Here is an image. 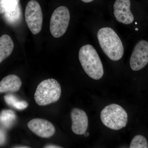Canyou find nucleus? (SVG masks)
Here are the masks:
<instances>
[{
  "label": "nucleus",
  "mask_w": 148,
  "mask_h": 148,
  "mask_svg": "<svg viewBox=\"0 0 148 148\" xmlns=\"http://www.w3.org/2000/svg\"><path fill=\"white\" fill-rule=\"evenodd\" d=\"M14 148H30V147H28V146H16V147H14Z\"/></svg>",
  "instance_id": "20"
},
{
  "label": "nucleus",
  "mask_w": 148,
  "mask_h": 148,
  "mask_svg": "<svg viewBox=\"0 0 148 148\" xmlns=\"http://www.w3.org/2000/svg\"><path fill=\"white\" fill-rule=\"evenodd\" d=\"M4 19L8 24L12 25L18 24L22 17L21 5L19 3L12 10L3 13Z\"/></svg>",
  "instance_id": "13"
},
{
  "label": "nucleus",
  "mask_w": 148,
  "mask_h": 148,
  "mask_svg": "<svg viewBox=\"0 0 148 148\" xmlns=\"http://www.w3.org/2000/svg\"><path fill=\"white\" fill-rule=\"evenodd\" d=\"M6 140V135L4 130L0 128V146H2L5 144Z\"/></svg>",
  "instance_id": "18"
},
{
  "label": "nucleus",
  "mask_w": 148,
  "mask_h": 148,
  "mask_svg": "<svg viewBox=\"0 0 148 148\" xmlns=\"http://www.w3.org/2000/svg\"><path fill=\"white\" fill-rule=\"evenodd\" d=\"M27 26L34 35H37L42 28L43 15L41 8L36 1L31 0L27 3L25 11Z\"/></svg>",
  "instance_id": "6"
},
{
  "label": "nucleus",
  "mask_w": 148,
  "mask_h": 148,
  "mask_svg": "<svg viewBox=\"0 0 148 148\" xmlns=\"http://www.w3.org/2000/svg\"><path fill=\"white\" fill-rule=\"evenodd\" d=\"M148 64V42L145 40L139 41L133 49L130 60L131 69L138 71Z\"/></svg>",
  "instance_id": "7"
},
{
  "label": "nucleus",
  "mask_w": 148,
  "mask_h": 148,
  "mask_svg": "<svg viewBox=\"0 0 148 148\" xmlns=\"http://www.w3.org/2000/svg\"><path fill=\"white\" fill-rule=\"evenodd\" d=\"M71 116L73 132L76 135H84L88 125V118L86 113L82 110L75 108L71 112Z\"/></svg>",
  "instance_id": "10"
},
{
  "label": "nucleus",
  "mask_w": 148,
  "mask_h": 148,
  "mask_svg": "<svg viewBox=\"0 0 148 148\" xmlns=\"http://www.w3.org/2000/svg\"><path fill=\"white\" fill-rule=\"evenodd\" d=\"M14 47L13 41L9 36L4 34L0 37V64L10 55Z\"/></svg>",
  "instance_id": "12"
},
{
  "label": "nucleus",
  "mask_w": 148,
  "mask_h": 148,
  "mask_svg": "<svg viewBox=\"0 0 148 148\" xmlns=\"http://www.w3.org/2000/svg\"><path fill=\"white\" fill-rule=\"evenodd\" d=\"M79 59L85 72L90 78L100 79L103 77V64L97 51L92 46L86 45L80 49Z\"/></svg>",
  "instance_id": "2"
},
{
  "label": "nucleus",
  "mask_w": 148,
  "mask_h": 148,
  "mask_svg": "<svg viewBox=\"0 0 148 148\" xmlns=\"http://www.w3.org/2000/svg\"><path fill=\"white\" fill-rule=\"evenodd\" d=\"M130 148H148L147 140L141 135L135 136L130 143Z\"/></svg>",
  "instance_id": "17"
},
{
  "label": "nucleus",
  "mask_w": 148,
  "mask_h": 148,
  "mask_svg": "<svg viewBox=\"0 0 148 148\" xmlns=\"http://www.w3.org/2000/svg\"><path fill=\"white\" fill-rule=\"evenodd\" d=\"M44 148H62V147H60V146L55 145H48L45 146Z\"/></svg>",
  "instance_id": "19"
},
{
  "label": "nucleus",
  "mask_w": 148,
  "mask_h": 148,
  "mask_svg": "<svg viewBox=\"0 0 148 148\" xmlns=\"http://www.w3.org/2000/svg\"><path fill=\"white\" fill-rule=\"evenodd\" d=\"M16 115L10 110H3L0 113V124L6 128L12 126L16 120Z\"/></svg>",
  "instance_id": "14"
},
{
  "label": "nucleus",
  "mask_w": 148,
  "mask_h": 148,
  "mask_svg": "<svg viewBox=\"0 0 148 148\" xmlns=\"http://www.w3.org/2000/svg\"><path fill=\"white\" fill-rule=\"evenodd\" d=\"M20 0H0V14L12 10L16 7Z\"/></svg>",
  "instance_id": "16"
},
{
  "label": "nucleus",
  "mask_w": 148,
  "mask_h": 148,
  "mask_svg": "<svg viewBox=\"0 0 148 148\" xmlns=\"http://www.w3.org/2000/svg\"><path fill=\"white\" fill-rule=\"evenodd\" d=\"M101 121L110 129L119 130L125 127L128 121L126 111L121 106L112 104L105 107L101 113Z\"/></svg>",
  "instance_id": "4"
},
{
  "label": "nucleus",
  "mask_w": 148,
  "mask_h": 148,
  "mask_svg": "<svg viewBox=\"0 0 148 148\" xmlns=\"http://www.w3.org/2000/svg\"><path fill=\"white\" fill-rule=\"evenodd\" d=\"M27 125L32 132L41 138H50L56 131L55 127L51 123L41 119H32L28 123Z\"/></svg>",
  "instance_id": "8"
},
{
  "label": "nucleus",
  "mask_w": 148,
  "mask_h": 148,
  "mask_svg": "<svg viewBox=\"0 0 148 148\" xmlns=\"http://www.w3.org/2000/svg\"><path fill=\"white\" fill-rule=\"evenodd\" d=\"M61 93V86L54 79L41 82L37 86L34 95L36 103L40 106H45L59 100Z\"/></svg>",
  "instance_id": "3"
},
{
  "label": "nucleus",
  "mask_w": 148,
  "mask_h": 148,
  "mask_svg": "<svg viewBox=\"0 0 148 148\" xmlns=\"http://www.w3.org/2000/svg\"><path fill=\"white\" fill-rule=\"evenodd\" d=\"M81 1L84 3H88L91 2L93 0H81Z\"/></svg>",
  "instance_id": "21"
},
{
  "label": "nucleus",
  "mask_w": 148,
  "mask_h": 148,
  "mask_svg": "<svg viewBox=\"0 0 148 148\" xmlns=\"http://www.w3.org/2000/svg\"><path fill=\"white\" fill-rule=\"evenodd\" d=\"M70 14L69 9L65 6L57 8L51 17L50 31L55 38H59L66 33L70 22Z\"/></svg>",
  "instance_id": "5"
},
{
  "label": "nucleus",
  "mask_w": 148,
  "mask_h": 148,
  "mask_svg": "<svg viewBox=\"0 0 148 148\" xmlns=\"http://www.w3.org/2000/svg\"><path fill=\"white\" fill-rule=\"evenodd\" d=\"M130 0H116L114 5V15L117 21L125 24H132L134 16L130 10Z\"/></svg>",
  "instance_id": "9"
},
{
  "label": "nucleus",
  "mask_w": 148,
  "mask_h": 148,
  "mask_svg": "<svg viewBox=\"0 0 148 148\" xmlns=\"http://www.w3.org/2000/svg\"><path fill=\"white\" fill-rule=\"evenodd\" d=\"M21 84L19 77L14 75H9L0 82V92H16L19 90Z\"/></svg>",
  "instance_id": "11"
},
{
  "label": "nucleus",
  "mask_w": 148,
  "mask_h": 148,
  "mask_svg": "<svg viewBox=\"0 0 148 148\" xmlns=\"http://www.w3.org/2000/svg\"><path fill=\"white\" fill-rule=\"evenodd\" d=\"M97 38L103 52L112 61H118L124 54V47L119 36L110 27H104L98 31Z\"/></svg>",
  "instance_id": "1"
},
{
  "label": "nucleus",
  "mask_w": 148,
  "mask_h": 148,
  "mask_svg": "<svg viewBox=\"0 0 148 148\" xmlns=\"http://www.w3.org/2000/svg\"><path fill=\"white\" fill-rule=\"evenodd\" d=\"M4 99L8 105L18 110H22L27 108L29 105L26 101L19 100L15 95L12 94L5 95Z\"/></svg>",
  "instance_id": "15"
}]
</instances>
